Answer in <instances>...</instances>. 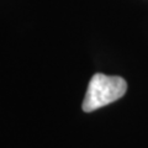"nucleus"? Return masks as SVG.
<instances>
[{"mask_svg": "<svg viewBox=\"0 0 148 148\" xmlns=\"http://www.w3.org/2000/svg\"><path fill=\"white\" fill-rule=\"evenodd\" d=\"M126 90L127 83L123 78L96 73L89 82L82 109L85 112L95 111L121 99L126 94Z\"/></svg>", "mask_w": 148, "mask_h": 148, "instance_id": "nucleus-1", "label": "nucleus"}]
</instances>
